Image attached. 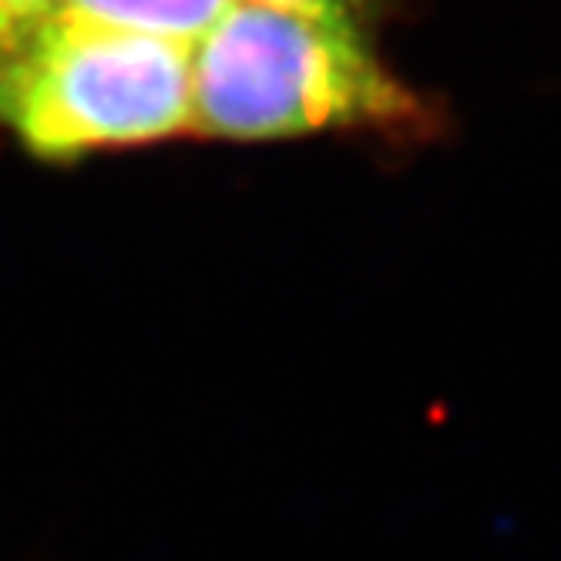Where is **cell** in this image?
<instances>
[{
	"label": "cell",
	"instance_id": "6da1fadb",
	"mask_svg": "<svg viewBox=\"0 0 561 561\" xmlns=\"http://www.w3.org/2000/svg\"><path fill=\"white\" fill-rule=\"evenodd\" d=\"M336 128L400 138L437 128L427 98L377 58L360 24L236 0L192 47V131L276 141Z\"/></svg>",
	"mask_w": 561,
	"mask_h": 561
},
{
	"label": "cell",
	"instance_id": "7a4b0ae2",
	"mask_svg": "<svg viewBox=\"0 0 561 561\" xmlns=\"http://www.w3.org/2000/svg\"><path fill=\"white\" fill-rule=\"evenodd\" d=\"M0 125L37 159L192 131V50L47 21L0 61Z\"/></svg>",
	"mask_w": 561,
	"mask_h": 561
},
{
	"label": "cell",
	"instance_id": "3957f363",
	"mask_svg": "<svg viewBox=\"0 0 561 561\" xmlns=\"http://www.w3.org/2000/svg\"><path fill=\"white\" fill-rule=\"evenodd\" d=\"M236 0H61L50 21L156 37L192 50Z\"/></svg>",
	"mask_w": 561,
	"mask_h": 561
},
{
	"label": "cell",
	"instance_id": "277c9868",
	"mask_svg": "<svg viewBox=\"0 0 561 561\" xmlns=\"http://www.w3.org/2000/svg\"><path fill=\"white\" fill-rule=\"evenodd\" d=\"M61 0H0V61L50 21Z\"/></svg>",
	"mask_w": 561,
	"mask_h": 561
},
{
	"label": "cell",
	"instance_id": "5b68a950",
	"mask_svg": "<svg viewBox=\"0 0 561 561\" xmlns=\"http://www.w3.org/2000/svg\"><path fill=\"white\" fill-rule=\"evenodd\" d=\"M252 4H266V8H279V11H296V14H313V18L360 24V18H364L370 0H252Z\"/></svg>",
	"mask_w": 561,
	"mask_h": 561
}]
</instances>
